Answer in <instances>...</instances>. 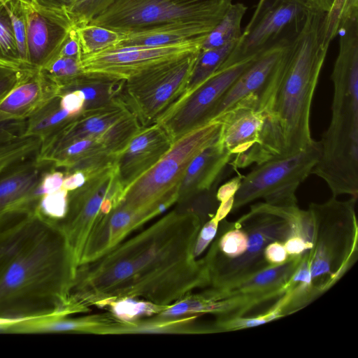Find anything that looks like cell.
I'll return each instance as SVG.
<instances>
[{
    "label": "cell",
    "mask_w": 358,
    "mask_h": 358,
    "mask_svg": "<svg viewBox=\"0 0 358 358\" xmlns=\"http://www.w3.org/2000/svg\"><path fill=\"white\" fill-rule=\"evenodd\" d=\"M205 223L191 208L173 210L100 257L78 266L69 301L78 311L135 299L162 308L209 285L206 258L193 255Z\"/></svg>",
    "instance_id": "obj_1"
},
{
    "label": "cell",
    "mask_w": 358,
    "mask_h": 358,
    "mask_svg": "<svg viewBox=\"0 0 358 358\" xmlns=\"http://www.w3.org/2000/svg\"><path fill=\"white\" fill-rule=\"evenodd\" d=\"M78 266L57 220L37 208L0 217V318L74 313Z\"/></svg>",
    "instance_id": "obj_2"
},
{
    "label": "cell",
    "mask_w": 358,
    "mask_h": 358,
    "mask_svg": "<svg viewBox=\"0 0 358 358\" xmlns=\"http://www.w3.org/2000/svg\"><path fill=\"white\" fill-rule=\"evenodd\" d=\"M324 13L309 10L275 69L256 94L266 117L262 134L265 161L295 154L314 141L310 108L329 48L321 41Z\"/></svg>",
    "instance_id": "obj_3"
},
{
    "label": "cell",
    "mask_w": 358,
    "mask_h": 358,
    "mask_svg": "<svg viewBox=\"0 0 358 358\" xmlns=\"http://www.w3.org/2000/svg\"><path fill=\"white\" fill-rule=\"evenodd\" d=\"M339 48L331 80L334 85L331 122L320 144L311 174L327 184L333 196L358 193V26L338 33Z\"/></svg>",
    "instance_id": "obj_4"
},
{
    "label": "cell",
    "mask_w": 358,
    "mask_h": 358,
    "mask_svg": "<svg viewBox=\"0 0 358 358\" xmlns=\"http://www.w3.org/2000/svg\"><path fill=\"white\" fill-rule=\"evenodd\" d=\"M357 199L340 201L332 196L325 203L309 206L314 231L312 247L305 253L314 300L334 286L357 259Z\"/></svg>",
    "instance_id": "obj_5"
},
{
    "label": "cell",
    "mask_w": 358,
    "mask_h": 358,
    "mask_svg": "<svg viewBox=\"0 0 358 358\" xmlns=\"http://www.w3.org/2000/svg\"><path fill=\"white\" fill-rule=\"evenodd\" d=\"M300 213L297 206L278 207L265 202L252 205L236 221L248 236L245 252L236 258H227L217 254L212 245L206 255L209 285L223 287L270 266L264 257L265 247L273 241L284 243L294 235L299 236Z\"/></svg>",
    "instance_id": "obj_6"
},
{
    "label": "cell",
    "mask_w": 358,
    "mask_h": 358,
    "mask_svg": "<svg viewBox=\"0 0 358 358\" xmlns=\"http://www.w3.org/2000/svg\"><path fill=\"white\" fill-rule=\"evenodd\" d=\"M220 129V121L213 120L176 140L152 168L124 190L120 203L135 210L160 214L177 202L186 168L198 153L219 139Z\"/></svg>",
    "instance_id": "obj_7"
},
{
    "label": "cell",
    "mask_w": 358,
    "mask_h": 358,
    "mask_svg": "<svg viewBox=\"0 0 358 358\" xmlns=\"http://www.w3.org/2000/svg\"><path fill=\"white\" fill-rule=\"evenodd\" d=\"M231 3L232 0H114L90 23L122 34L169 24L213 28Z\"/></svg>",
    "instance_id": "obj_8"
},
{
    "label": "cell",
    "mask_w": 358,
    "mask_h": 358,
    "mask_svg": "<svg viewBox=\"0 0 358 358\" xmlns=\"http://www.w3.org/2000/svg\"><path fill=\"white\" fill-rule=\"evenodd\" d=\"M199 51L157 64L124 80L121 96L142 127L156 123L182 96Z\"/></svg>",
    "instance_id": "obj_9"
},
{
    "label": "cell",
    "mask_w": 358,
    "mask_h": 358,
    "mask_svg": "<svg viewBox=\"0 0 358 358\" xmlns=\"http://www.w3.org/2000/svg\"><path fill=\"white\" fill-rule=\"evenodd\" d=\"M320 157V144L313 143L295 154L256 164L245 176L235 194L231 211L263 198L278 207L297 206L296 191L309 175Z\"/></svg>",
    "instance_id": "obj_10"
},
{
    "label": "cell",
    "mask_w": 358,
    "mask_h": 358,
    "mask_svg": "<svg viewBox=\"0 0 358 358\" xmlns=\"http://www.w3.org/2000/svg\"><path fill=\"white\" fill-rule=\"evenodd\" d=\"M141 128L120 96L103 106L83 110L61 131L41 142L37 158L50 161L68 143L85 138L102 140L117 158Z\"/></svg>",
    "instance_id": "obj_11"
},
{
    "label": "cell",
    "mask_w": 358,
    "mask_h": 358,
    "mask_svg": "<svg viewBox=\"0 0 358 358\" xmlns=\"http://www.w3.org/2000/svg\"><path fill=\"white\" fill-rule=\"evenodd\" d=\"M124 192L115 162L90 174L82 186L68 192L66 213L57 220L78 266L87 238L97 220L103 216V202L111 199L117 205Z\"/></svg>",
    "instance_id": "obj_12"
},
{
    "label": "cell",
    "mask_w": 358,
    "mask_h": 358,
    "mask_svg": "<svg viewBox=\"0 0 358 358\" xmlns=\"http://www.w3.org/2000/svg\"><path fill=\"white\" fill-rule=\"evenodd\" d=\"M309 10L295 0H259L236 45L220 68L257 55L280 40L292 37Z\"/></svg>",
    "instance_id": "obj_13"
},
{
    "label": "cell",
    "mask_w": 358,
    "mask_h": 358,
    "mask_svg": "<svg viewBox=\"0 0 358 358\" xmlns=\"http://www.w3.org/2000/svg\"><path fill=\"white\" fill-rule=\"evenodd\" d=\"M257 55L218 69L192 92L181 96L156 123L161 124L175 142L210 122L218 102Z\"/></svg>",
    "instance_id": "obj_14"
},
{
    "label": "cell",
    "mask_w": 358,
    "mask_h": 358,
    "mask_svg": "<svg viewBox=\"0 0 358 358\" xmlns=\"http://www.w3.org/2000/svg\"><path fill=\"white\" fill-rule=\"evenodd\" d=\"M214 120L221 124L219 141L231 155L229 164L234 169L265 162L262 134L266 117L258 108L256 94L243 98Z\"/></svg>",
    "instance_id": "obj_15"
},
{
    "label": "cell",
    "mask_w": 358,
    "mask_h": 358,
    "mask_svg": "<svg viewBox=\"0 0 358 358\" xmlns=\"http://www.w3.org/2000/svg\"><path fill=\"white\" fill-rule=\"evenodd\" d=\"M203 42L194 41L162 47L115 45L82 55L80 69L83 73L126 80L157 64L199 51Z\"/></svg>",
    "instance_id": "obj_16"
},
{
    "label": "cell",
    "mask_w": 358,
    "mask_h": 358,
    "mask_svg": "<svg viewBox=\"0 0 358 358\" xmlns=\"http://www.w3.org/2000/svg\"><path fill=\"white\" fill-rule=\"evenodd\" d=\"M27 16V62L30 69L41 70L59 54L73 29L64 11L24 3Z\"/></svg>",
    "instance_id": "obj_17"
},
{
    "label": "cell",
    "mask_w": 358,
    "mask_h": 358,
    "mask_svg": "<svg viewBox=\"0 0 358 358\" xmlns=\"http://www.w3.org/2000/svg\"><path fill=\"white\" fill-rule=\"evenodd\" d=\"M173 143L159 123L142 127L115 160L118 180L124 190L152 168Z\"/></svg>",
    "instance_id": "obj_18"
},
{
    "label": "cell",
    "mask_w": 358,
    "mask_h": 358,
    "mask_svg": "<svg viewBox=\"0 0 358 358\" xmlns=\"http://www.w3.org/2000/svg\"><path fill=\"white\" fill-rule=\"evenodd\" d=\"M55 169L50 161L29 158L0 174V217L35 208L39 202L38 186L45 174Z\"/></svg>",
    "instance_id": "obj_19"
},
{
    "label": "cell",
    "mask_w": 358,
    "mask_h": 358,
    "mask_svg": "<svg viewBox=\"0 0 358 358\" xmlns=\"http://www.w3.org/2000/svg\"><path fill=\"white\" fill-rule=\"evenodd\" d=\"M158 215L153 211L135 210L119 203L97 220L87 238L78 266L106 254L133 231Z\"/></svg>",
    "instance_id": "obj_20"
},
{
    "label": "cell",
    "mask_w": 358,
    "mask_h": 358,
    "mask_svg": "<svg viewBox=\"0 0 358 358\" xmlns=\"http://www.w3.org/2000/svg\"><path fill=\"white\" fill-rule=\"evenodd\" d=\"M60 94L52 79L41 70L31 69L0 102V121L27 120Z\"/></svg>",
    "instance_id": "obj_21"
},
{
    "label": "cell",
    "mask_w": 358,
    "mask_h": 358,
    "mask_svg": "<svg viewBox=\"0 0 358 358\" xmlns=\"http://www.w3.org/2000/svg\"><path fill=\"white\" fill-rule=\"evenodd\" d=\"M292 38L280 40L257 55L218 102L212 113L210 121L243 98L257 94L261 90L289 47Z\"/></svg>",
    "instance_id": "obj_22"
},
{
    "label": "cell",
    "mask_w": 358,
    "mask_h": 358,
    "mask_svg": "<svg viewBox=\"0 0 358 358\" xmlns=\"http://www.w3.org/2000/svg\"><path fill=\"white\" fill-rule=\"evenodd\" d=\"M231 159V155L219 139L202 150L185 171L178 189L177 202H185L212 189Z\"/></svg>",
    "instance_id": "obj_23"
},
{
    "label": "cell",
    "mask_w": 358,
    "mask_h": 358,
    "mask_svg": "<svg viewBox=\"0 0 358 358\" xmlns=\"http://www.w3.org/2000/svg\"><path fill=\"white\" fill-rule=\"evenodd\" d=\"M105 143L99 138H85L72 141L56 152L50 161L65 173L81 171L87 177L115 162Z\"/></svg>",
    "instance_id": "obj_24"
},
{
    "label": "cell",
    "mask_w": 358,
    "mask_h": 358,
    "mask_svg": "<svg viewBox=\"0 0 358 358\" xmlns=\"http://www.w3.org/2000/svg\"><path fill=\"white\" fill-rule=\"evenodd\" d=\"M301 259V256L289 257L284 264L268 266L235 282L220 287H210L205 292L211 297L221 298L278 290L286 292Z\"/></svg>",
    "instance_id": "obj_25"
},
{
    "label": "cell",
    "mask_w": 358,
    "mask_h": 358,
    "mask_svg": "<svg viewBox=\"0 0 358 358\" xmlns=\"http://www.w3.org/2000/svg\"><path fill=\"white\" fill-rule=\"evenodd\" d=\"M116 320L109 315H90L69 318L68 315L57 313L22 320L10 326L6 332L17 334L36 333H85L103 334Z\"/></svg>",
    "instance_id": "obj_26"
},
{
    "label": "cell",
    "mask_w": 358,
    "mask_h": 358,
    "mask_svg": "<svg viewBox=\"0 0 358 358\" xmlns=\"http://www.w3.org/2000/svg\"><path fill=\"white\" fill-rule=\"evenodd\" d=\"M207 25L183 23L164 24L124 34L117 45L162 47L194 41H204L213 29Z\"/></svg>",
    "instance_id": "obj_27"
},
{
    "label": "cell",
    "mask_w": 358,
    "mask_h": 358,
    "mask_svg": "<svg viewBox=\"0 0 358 358\" xmlns=\"http://www.w3.org/2000/svg\"><path fill=\"white\" fill-rule=\"evenodd\" d=\"M124 81L104 74L82 72L61 88V94L78 90L85 97L83 110L99 108L121 96Z\"/></svg>",
    "instance_id": "obj_28"
},
{
    "label": "cell",
    "mask_w": 358,
    "mask_h": 358,
    "mask_svg": "<svg viewBox=\"0 0 358 358\" xmlns=\"http://www.w3.org/2000/svg\"><path fill=\"white\" fill-rule=\"evenodd\" d=\"M77 116L62 108L58 96L27 119L24 136L36 137L42 142L58 133Z\"/></svg>",
    "instance_id": "obj_29"
},
{
    "label": "cell",
    "mask_w": 358,
    "mask_h": 358,
    "mask_svg": "<svg viewBox=\"0 0 358 358\" xmlns=\"http://www.w3.org/2000/svg\"><path fill=\"white\" fill-rule=\"evenodd\" d=\"M247 10L242 3H231L213 29L208 33L201 44L200 50L219 48L238 41L241 31V22Z\"/></svg>",
    "instance_id": "obj_30"
},
{
    "label": "cell",
    "mask_w": 358,
    "mask_h": 358,
    "mask_svg": "<svg viewBox=\"0 0 358 358\" xmlns=\"http://www.w3.org/2000/svg\"><path fill=\"white\" fill-rule=\"evenodd\" d=\"M237 41H231L219 48L200 50L186 90L182 96L192 92L213 75L226 60Z\"/></svg>",
    "instance_id": "obj_31"
},
{
    "label": "cell",
    "mask_w": 358,
    "mask_h": 358,
    "mask_svg": "<svg viewBox=\"0 0 358 358\" xmlns=\"http://www.w3.org/2000/svg\"><path fill=\"white\" fill-rule=\"evenodd\" d=\"M82 55H90L117 45L124 35L114 30L89 23L75 28Z\"/></svg>",
    "instance_id": "obj_32"
},
{
    "label": "cell",
    "mask_w": 358,
    "mask_h": 358,
    "mask_svg": "<svg viewBox=\"0 0 358 358\" xmlns=\"http://www.w3.org/2000/svg\"><path fill=\"white\" fill-rule=\"evenodd\" d=\"M355 15H358V0H333L322 22L321 41L323 45L329 48L338 36L343 22Z\"/></svg>",
    "instance_id": "obj_33"
},
{
    "label": "cell",
    "mask_w": 358,
    "mask_h": 358,
    "mask_svg": "<svg viewBox=\"0 0 358 358\" xmlns=\"http://www.w3.org/2000/svg\"><path fill=\"white\" fill-rule=\"evenodd\" d=\"M0 66L28 69L19 54L6 0H0Z\"/></svg>",
    "instance_id": "obj_34"
},
{
    "label": "cell",
    "mask_w": 358,
    "mask_h": 358,
    "mask_svg": "<svg viewBox=\"0 0 358 358\" xmlns=\"http://www.w3.org/2000/svg\"><path fill=\"white\" fill-rule=\"evenodd\" d=\"M223 220L213 245L217 254L227 258H236L246 250L248 234L236 221L228 222L224 219Z\"/></svg>",
    "instance_id": "obj_35"
},
{
    "label": "cell",
    "mask_w": 358,
    "mask_h": 358,
    "mask_svg": "<svg viewBox=\"0 0 358 358\" xmlns=\"http://www.w3.org/2000/svg\"><path fill=\"white\" fill-rule=\"evenodd\" d=\"M41 140L24 136L0 145V174L12 166L29 158L36 157Z\"/></svg>",
    "instance_id": "obj_36"
},
{
    "label": "cell",
    "mask_w": 358,
    "mask_h": 358,
    "mask_svg": "<svg viewBox=\"0 0 358 358\" xmlns=\"http://www.w3.org/2000/svg\"><path fill=\"white\" fill-rule=\"evenodd\" d=\"M114 0H74L65 11L73 29L89 24Z\"/></svg>",
    "instance_id": "obj_37"
},
{
    "label": "cell",
    "mask_w": 358,
    "mask_h": 358,
    "mask_svg": "<svg viewBox=\"0 0 358 358\" xmlns=\"http://www.w3.org/2000/svg\"><path fill=\"white\" fill-rule=\"evenodd\" d=\"M11 17L14 35L20 58L26 69L29 68L27 50V16L24 3L20 0H6Z\"/></svg>",
    "instance_id": "obj_38"
},
{
    "label": "cell",
    "mask_w": 358,
    "mask_h": 358,
    "mask_svg": "<svg viewBox=\"0 0 358 358\" xmlns=\"http://www.w3.org/2000/svg\"><path fill=\"white\" fill-rule=\"evenodd\" d=\"M108 306H110L115 317L122 321H131L145 314H158L164 309L149 302L131 298L119 299Z\"/></svg>",
    "instance_id": "obj_39"
},
{
    "label": "cell",
    "mask_w": 358,
    "mask_h": 358,
    "mask_svg": "<svg viewBox=\"0 0 358 358\" xmlns=\"http://www.w3.org/2000/svg\"><path fill=\"white\" fill-rule=\"evenodd\" d=\"M282 317L280 311L275 306H273L264 314L262 313L257 316L250 317L240 316L227 320H217L212 328L213 333L239 330L259 326Z\"/></svg>",
    "instance_id": "obj_40"
},
{
    "label": "cell",
    "mask_w": 358,
    "mask_h": 358,
    "mask_svg": "<svg viewBox=\"0 0 358 358\" xmlns=\"http://www.w3.org/2000/svg\"><path fill=\"white\" fill-rule=\"evenodd\" d=\"M80 62V59L78 58L59 55L41 71L52 79L61 89L69 80L82 73Z\"/></svg>",
    "instance_id": "obj_41"
},
{
    "label": "cell",
    "mask_w": 358,
    "mask_h": 358,
    "mask_svg": "<svg viewBox=\"0 0 358 358\" xmlns=\"http://www.w3.org/2000/svg\"><path fill=\"white\" fill-rule=\"evenodd\" d=\"M68 199V191L61 188L44 194L39 200L37 208L48 217L59 220L64 215Z\"/></svg>",
    "instance_id": "obj_42"
},
{
    "label": "cell",
    "mask_w": 358,
    "mask_h": 358,
    "mask_svg": "<svg viewBox=\"0 0 358 358\" xmlns=\"http://www.w3.org/2000/svg\"><path fill=\"white\" fill-rule=\"evenodd\" d=\"M218 227L219 222L214 216L203 224L194 245L193 255L195 258L199 256L215 238Z\"/></svg>",
    "instance_id": "obj_43"
},
{
    "label": "cell",
    "mask_w": 358,
    "mask_h": 358,
    "mask_svg": "<svg viewBox=\"0 0 358 358\" xmlns=\"http://www.w3.org/2000/svg\"><path fill=\"white\" fill-rule=\"evenodd\" d=\"M30 70L0 66V102L24 78Z\"/></svg>",
    "instance_id": "obj_44"
},
{
    "label": "cell",
    "mask_w": 358,
    "mask_h": 358,
    "mask_svg": "<svg viewBox=\"0 0 358 358\" xmlns=\"http://www.w3.org/2000/svg\"><path fill=\"white\" fill-rule=\"evenodd\" d=\"M27 120L0 121V145L24 137Z\"/></svg>",
    "instance_id": "obj_45"
},
{
    "label": "cell",
    "mask_w": 358,
    "mask_h": 358,
    "mask_svg": "<svg viewBox=\"0 0 358 358\" xmlns=\"http://www.w3.org/2000/svg\"><path fill=\"white\" fill-rule=\"evenodd\" d=\"M60 103L63 108L77 116L84 109L85 97L78 90H70L60 95Z\"/></svg>",
    "instance_id": "obj_46"
},
{
    "label": "cell",
    "mask_w": 358,
    "mask_h": 358,
    "mask_svg": "<svg viewBox=\"0 0 358 358\" xmlns=\"http://www.w3.org/2000/svg\"><path fill=\"white\" fill-rule=\"evenodd\" d=\"M264 257L270 266L284 264L289 258L283 243L280 241L268 243L264 250Z\"/></svg>",
    "instance_id": "obj_47"
},
{
    "label": "cell",
    "mask_w": 358,
    "mask_h": 358,
    "mask_svg": "<svg viewBox=\"0 0 358 358\" xmlns=\"http://www.w3.org/2000/svg\"><path fill=\"white\" fill-rule=\"evenodd\" d=\"M283 244L289 257L301 256L312 247L311 243L299 235L289 237Z\"/></svg>",
    "instance_id": "obj_48"
},
{
    "label": "cell",
    "mask_w": 358,
    "mask_h": 358,
    "mask_svg": "<svg viewBox=\"0 0 358 358\" xmlns=\"http://www.w3.org/2000/svg\"><path fill=\"white\" fill-rule=\"evenodd\" d=\"M59 56L73 57L81 59V52L78 36L75 29H72L65 41L60 52ZM58 55V56H59Z\"/></svg>",
    "instance_id": "obj_49"
},
{
    "label": "cell",
    "mask_w": 358,
    "mask_h": 358,
    "mask_svg": "<svg viewBox=\"0 0 358 358\" xmlns=\"http://www.w3.org/2000/svg\"><path fill=\"white\" fill-rule=\"evenodd\" d=\"M242 176H238L222 185L216 192V198L219 203L234 198L241 180Z\"/></svg>",
    "instance_id": "obj_50"
},
{
    "label": "cell",
    "mask_w": 358,
    "mask_h": 358,
    "mask_svg": "<svg viewBox=\"0 0 358 358\" xmlns=\"http://www.w3.org/2000/svg\"><path fill=\"white\" fill-rule=\"evenodd\" d=\"M86 180V175L81 171L65 173L62 187L68 192L72 191L82 186Z\"/></svg>",
    "instance_id": "obj_51"
},
{
    "label": "cell",
    "mask_w": 358,
    "mask_h": 358,
    "mask_svg": "<svg viewBox=\"0 0 358 358\" xmlns=\"http://www.w3.org/2000/svg\"><path fill=\"white\" fill-rule=\"evenodd\" d=\"M74 0H34L35 5L54 10L65 11Z\"/></svg>",
    "instance_id": "obj_52"
},
{
    "label": "cell",
    "mask_w": 358,
    "mask_h": 358,
    "mask_svg": "<svg viewBox=\"0 0 358 358\" xmlns=\"http://www.w3.org/2000/svg\"><path fill=\"white\" fill-rule=\"evenodd\" d=\"M310 10H319L323 13L328 11L330 7L329 0H295Z\"/></svg>",
    "instance_id": "obj_53"
},
{
    "label": "cell",
    "mask_w": 358,
    "mask_h": 358,
    "mask_svg": "<svg viewBox=\"0 0 358 358\" xmlns=\"http://www.w3.org/2000/svg\"><path fill=\"white\" fill-rule=\"evenodd\" d=\"M234 199V198L230 199L226 201L219 203V206L214 215V217L216 219V220L221 222L225 219L227 215L232 210Z\"/></svg>",
    "instance_id": "obj_54"
},
{
    "label": "cell",
    "mask_w": 358,
    "mask_h": 358,
    "mask_svg": "<svg viewBox=\"0 0 358 358\" xmlns=\"http://www.w3.org/2000/svg\"><path fill=\"white\" fill-rule=\"evenodd\" d=\"M27 4H34V0H20Z\"/></svg>",
    "instance_id": "obj_55"
},
{
    "label": "cell",
    "mask_w": 358,
    "mask_h": 358,
    "mask_svg": "<svg viewBox=\"0 0 358 358\" xmlns=\"http://www.w3.org/2000/svg\"><path fill=\"white\" fill-rule=\"evenodd\" d=\"M329 2H330V4H331L333 0H329ZM330 6H331V5H330Z\"/></svg>",
    "instance_id": "obj_56"
}]
</instances>
